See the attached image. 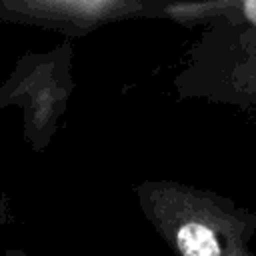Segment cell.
Segmentation results:
<instances>
[{
	"instance_id": "obj_1",
	"label": "cell",
	"mask_w": 256,
	"mask_h": 256,
	"mask_svg": "<svg viewBox=\"0 0 256 256\" xmlns=\"http://www.w3.org/2000/svg\"><path fill=\"white\" fill-rule=\"evenodd\" d=\"M144 214L178 256H254L256 218L230 200L174 182L136 188Z\"/></svg>"
},
{
	"instance_id": "obj_2",
	"label": "cell",
	"mask_w": 256,
	"mask_h": 256,
	"mask_svg": "<svg viewBox=\"0 0 256 256\" xmlns=\"http://www.w3.org/2000/svg\"><path fill=\"white\" fill-rule=\"evenodd\" d=\"M142 2L124 0H24L0 2V18L84 34L100 24L146 12Z\"/></svg>"
}]
</instances>
